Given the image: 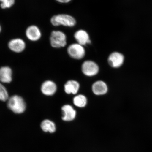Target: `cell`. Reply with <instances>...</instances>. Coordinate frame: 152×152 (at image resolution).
I'll use <instances>...</instances> for the list:
<instances>
[{
	"label": "cell",
	"mask_w": 152,
	"mask_h": 152,
	"mask_svg": "<svg viewBox=\"0 0 152 152\" xmlns=\"http://www.w3.org/2000/svg\"><path fill=\"white\" fill-rule=\"evenodd\" d=\"M1 3V7L2 9L10 8L14 4L15 0H0Z\"/></svg>",
	"instance_id": "ac0fdd59"
},
{
	"label": "cell",
	"mask_w": 152,
	"mask_h": 152,
	"mask_svg": "<svg viewBox=\"0 0 152 152\" xmlns=\"http://www.w3.org/2000/svg\"><path fill=\"white\" fill-rule=\"evenodd\" d=\"M50 42L51 46L54 48L64 47L66 45L65 34L60 31H53L51 34Z\"/></svg>",
	"instance_id": "3957f363"
},
{
	"label": "cell",
	"mask_w": 152,
	"mask_h": 152,
	"mask_svg": "<svg viewBox=\"0 0 152 152\" xmlns=\"http://www.w3.org/2000/svg\"><path fill=\"white\" fill-rule=\"evenodd\" d=\"M73 103L77 107L81 108L84 107L87 103V98L83 95H77L74 98Z\"/></svg>",
	"instance_id": "2e32d148"
},
{
	"label": "cell",
	"mask_w": 152,
	"mask_h": 152,
	"mask_svg": "<svg viewBox=\"0 0 152 152\" xmlns=\"http://www.w3.org/2000/svg\"><path fill=\"white\" fill-rule=\"evenodd\" d=\"M63 116V120L65 121H71L75 118L76 111L71 105L65 104L62 108Z\"/></svg>",
	"instance_id": "30bf717a"
},
{
	"label": "cell",
	"mask_w": 152,
	"mask_h": 152,
	"mask_svg": "<svg viewBox=\"0 0 152 152\" xmlns=\"http://www.w3.org/2000/svg\"><path fill=\"white\" fill-rule=\"evenodd\" d=\"M82 71L85 75L92 77L98 74L99 68L95 62L90 60L86 61L82 65Z\"/></svg>",
	"instance_id": "5b68a950"
},
{
	"label": "cell",
	"mask_w": 152,
	"mask_h": 152,
	"mask_svg": "<svg viewBox=\"0 0 152 152\" xmlns=\"http://www.w3.org/2000/svg\"><path fill=\"white\" fill-rule=\"evenodd\" d=\"M51 23L53 26L61 25L72 27L76 24L75 19L71 15L67 14H58L53 16L51 19Z\"/></svg>",
	"instance_id": "6da1fadb"
},
{
	"label": "cell",
	"mask_w": 152,
	"mask_h": 152,
	"mask_svg": "<svg viewBox=\"0 0 152 152\" xmlns=\"http://www.w3.org/2000/svg\"><path fill=\"white\" fill-rule=\"evenodd\" d=\"M77 43L83 46L91 43L90 37L88 33L83 30H79L76 31L74 35Z\"/></svg>",
	"instance_id": "52a82bcc"
},
{
	"label": "cell",
	"mask_w": 152,
	"mask_h": 152,
	"mask_svg": "<svg viewBox=\"0 0 152 152\" xmlns=\"http://www.w3.org/2000/svg\"><path fill=\"white\" fill-rule=\"evenodd\" d=\"M124 61V56L120 53L114 52L110 54L108 58V63L111 67L118 68L120 67Z\"/></svg>",
	"instance_id": "8992f818"
},
{
	"label": "cell",
	"mask_w": 152,
	"mask_h": 152,
	"mask_svg": "<svg viewBox=\"0 0 152 152\" xmlns=\"http://www.w3.org/2000/svg\"><path fill=\"white\" fill-rule=\"evenodd\" d=\"M64 88L66 94H77L79 90L80 85L77 81L69 80L64 85Z\"/></svg>",
	"instance_id": "5bb4252c"
},
{
	"label": "cell",
	"mask_w": 152,
	"mask_h": 152,
	"mask_svg": "<svg viewBox=\"0 0 152 152\" xmlns=\"http://www.w3.org/2000/svg\"><path fill=\"white\" fill-rule=\"evenodd\" d=\"M67 52L70 57L77 60L81 59L85 55L84 47L77 43L70 45L67 48Z\"/></svg>",
	"instance_id": "277c9868"
},
{
	"label": "cell",
	"mask_w": 152,
	"mask_h": 152,
	"mask_svg": "<svg viewBox=\"0 0 152 152\" xmlns=\"http://www.w3.org/2000/svg\"><path fill=\"white\" fill-rule=\"evenodd\" d=\"M12 72L8 66H3L0 68V81L5 83H9L12 81Z\"/></svg>",
	"instance_id": "4fadbf2b"
},
{
	"label": "cell",
	"mask_w": 152,
	"mask_h": 152,
	"mask_svg": "<svg viewBox=\"0 0 152 152\" xmlns=\"http://www.w3.org/2000/svg\"><path fill=\"white\" fill-rule=\"evenodd\" d=\"M26 43L21 39H16L11 40L8 44L10 50L16 53H20L23 51L26 48Z\"/></svg>",
	"instance_id": "ba28073f"
},
{
	"label": "cell",
	"mask_w": 152,
	"mask_h": 152,
	"mask_svg": "<svg viewBox=\"0 0 152 152\" xmlns=\"http://www.w3.org/2000/svg\"><path fill=\"white\" fill-rule=\"evenodd\" d=\"M92 90L94 94L96 95H104L107 92V85L104 81H96L92 85Z\"/></svg>",
	"instance_id": "7c38bea8"
},
{
	"label": "cell",
	"mask_w": 152,
	"mask_h": 152,
	"mask_svg": "<svg viewBox=\"0 0 152 152\" xmlns=\"http://www.w3.org/2000/svg\"><path fill=\"white\" fill-rule=\"evenodd\" d=\"M41 128L44 132L53 133L56 132V126L53 121L48 119L45 120L41 123Z\"/></svg>",
	"instance_id": "9a60e30c"
},
{
	"label": "cell",
	"mask_w": 152,
	"mask_h": 152,
	"mask_svg": "<svg viewBox=\"0 0 152 152\" xmlns=\"http://www.w3.org/2000/svg\"><path fill=\"white\" fill-rule=\"evenodd\" d=\"M26 35L30 40L36 41L40 39L41 33L39 28L33 25L29 26L26 29Z\"/></svg>",
	"instance_id": "9c48e42d"
},
{
	"label": "cell",
	"mask_w": 152,
	"mask_h": 152,
	"mask_svg": "<svg viewBox=\"0 0 152 152\" xmlns=\"http://www.w3.org/2000/svg\"><path fill=\"white\" fill-rule=\"evenodd\" d=\"M56 86L53 82L47 81L42 85L41 90L43 94L46 96H52L56 92Z\"/></svg>",
	"instance_id": "8fae6325"
},
{
	"label": "cell",
	"mask_w": 152,
	"mask_h": 152,
	"mask_svg": "<svg viewBox=\"0 0 152 152\" xmlns=\"http://www.w3.org/2000/svg\"><path fill=\"white\" fill-rule=\"evenodd\" d=\"M8 99V94L5 87L0 83V100L5 101Z\"/></svg>",
	"instance_id": "e0dca14e"
},
{
	"label": "cell",
	"mask_w": 152,
	"mask_h": 152,
	"mask_svg": "<svg viewBox=\"0 0 152 152\" xmlns=\"http://www.w3.org/2000/svg\"><path fill=\"white\" fill-rule=\"evenodd\" d=\"M58 2L62 3H66L69 2L72 0H56Z\"/></svg>",
	"instance_id": "d6986e66"
},
{
	"label": "cell",
	"mask_w": 152,
	"mask_h": 152,
	"mask_svg": "<svg viewBox=\"0 0 152 152\" xmlns=\"http://www.w3.org/2000/svg\"><path fill=\"white\" fill-rule=\"evenodd\" d=\"M7 106L10 109L16 113H23L26 108V104L23 99L17 95L9 99Z\"/></svg>",
	"instance_id": "7a4b0ae2"
},
{
	"label": "cell",
	"mask_w": 152,
	"mask_h": 152,
	"mask_svg": "<svg viewBox=\"0 0 152 152\" xmlns=\"http://www.w3.org/2000/svg\"><path fill=\"white\" fill-rule=\"evenodd\" d=\"M1 26H0V32H1Z\"/></svg>",
	"instance_id": "ffe728a7"
}]
</instances>
